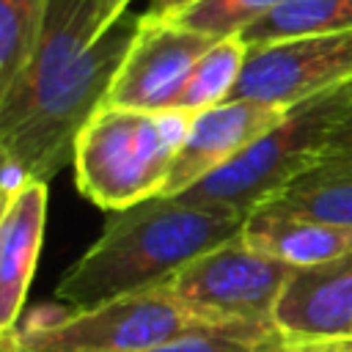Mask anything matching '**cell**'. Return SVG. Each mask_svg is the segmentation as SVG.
Here are the masks:
<instances>
[{
    "instance_id": "6da1fadb",
    "label": "cell",
    "mask_w": 352,
    "mask_h": 352,
    "mask_svg": "<svg viewBox=\"0 0 352 352\" xmlns=\"http://www.w3.org/2000/svg\"><path fill=\"white\" fill-rule=\"evenodd\" d=\"M245 220L179 195H157L113 212L99 239L58 280L55 297L72 311H85L168 283L201 253L239 236Z\"/></svg>"
},
{
    "instance_id": "7a4b0ae2",
    "label": "cell",
    "mask_w": 352,
    "mask_h": 352,
    "mask_svg": "<svg viewBox=\"0 0 352 352\" xmlns=\"http://www.w3.org/2000/svg\"><path fill=\"white\" fill-rule=\"evenodd\" d=\"M192 113L104 104L82 126L72 165L77 190L104 212H124L165 192Z\"/></svg>"
},
{
    "instance_id": "3957f363",
    "label": "cell",
    "mask_w": 352,
    "mask_h": 352,
    "mask_svg": "<svg viewBox=\"0 0 352 352\" xmlns=\"http://www.w3.org/2000/svg\"><path fill=\"white\" fill-rule=\"evenodd\" d=\"M140 16L121 14L91 50L82 52L30 107V113L0 132V151L14 154L38 182H50L74 154L77 135L107 104L110 85L138 36Z\"/></svg>"
},
{
    "instance_id": "277c9868",
    "label": "cell",
    "mask_w": 352,
    "mask_h": 352,
    "mask_svg": "<svg viewBox=\"0 0 352 352\" xmlns=\"http://www.w3.org/2000/svg\"><path fill=\"white\" fill-rule=\"evenodd\" d=\"M349 104L352 85L346 82L289 107L286 118L275 129H270L220 170L179 192V198L248 217L324 154L327 135Z\"/></svg>"
},
{
    "instance_id": "5b68a950",
    "label": "cell",
    "mask_w": 352,
    "mask_h": 352,
    "mask_svg": "<svg viewBox=\"0 0 352 352\" xmlns=\"http://www.w3.org/2000/svg\"><path fill=\"white\" fill-rule=\"evenodd\" d=\"M201 324L168 283L72 311L36 305L16 333L33 352H143Z\"/></svg>"
},
{
    "instance_id": "8992f818",
    "label": "cell",
    "mask_w": 352,
    "mask_h": 352,
    "mask_svg": "<svg viewBox=\"0 0 352 352\" xmlns=\"http://www.w3.org/2000/svg\"><path fill=\"white\" fill-rule=\"evenodd\" d=\"M292 270L239 234L192 258L168 286L201 322L272 324L275 302Z\"/></svg>"
},
{
    "instance_id": "52a82bcc",
    "label": "cell",
    "mask_w": 352,
    "mask_h": 352,
    "mask_svg": "<svg viewBox=\"0 0 352 352\" xmlns=\"http://www.w3.org/2000/svg\"><path fill=\"white\" fill-rule=\"evenodd\" d=\"M352 82V30L250 47L231 99L294 107Z\"/></svg>"
},
{
    "instance_id": "ba28073f",
    "label": "cell",
    "mask_w": 352,
    "mask_h": 352,
    "mask_svg": "<svg viewBox=\"0 0 352 352\" xmlns=\"http://www.w3.org/2000/svg\"><path fill=\"white\" fill-rule=\"evenodd\" d=\"M217 38L154 14L140 16L138 36L110 85L107 104L132 110H173L195 60Z\"/></svg>"
},
{
    "instance_id": "9c48e42d",
    "label": "cell",
    "mask_w": 352,
    "mask_h": 352,
    "mask_svg": "<svg viewBox=\"0 0 352 352\" xmlns=\"http://www.w3.org/2000/svg\"><path fill=\"white\" fill-rule=\"evenodd\" d=\"M113 22L102 0H50L25 69L0 94V132L19 124L38 96L80 60Z\"/></svg>"
},
{
    "instance_id": "30bf717a",
    "label": "cell",
    "mask_w": 352,
    "mask_h": 352,
    "mask_svg": "<svg viewBox=\"0 0 352 352\" xmlns=\"http://www.w3.org/2000/svg\"><path fill=\"white\" fill-rule=\"evenodd\" d=\"M289 110L256 102V99H226L214 107L192 113L187 138L173 160L162 195H179L236 160L248 146L275 129Z\"/></svg>"
},
{
    "instance_id": "8fae6325",
    "label": "cell",
    "mask_w": 352,
    "mask_h": 352,
    "mask_svg": "<svg viewBox=\"0 0 352 352\" xmlns=\"http://www.w3.org/2000/svg\"><path fill=\"white\" fill-rule=\"evenodd\" d=\"M272 324L283 341L352 338V250L294 267L275 302Z\"/></svg>"
},
{
    "instance_id": "7c38bea8",
    "label": "cell",
    "mask_w": 352,
    "mask_h": 352,
    "mask_svg": "<svg viewBox=\"0 0 352 352\" xmlns=\"http://www.w3.org/2000/svg\"><path fill=\"white\" fill-rule=\"evenodd\" d=\"M47 228V182L33 179L0 212V330L16 327Z\"/></svg>"
},
{
    "instance_id": "4fadbf2b",
    "label": "cell",
    "mask_w": 352,
    "mask_h": 352,
    "mask_svg": "<svg viewBox=\"0 0 352 352\" xmlns=\"http://www.w3.org/2000/svg\"><path fill=\"white\" fill-rule=\"evenodd\" d=\"M242 236L289 267L322 264L352 250V228L272 209L250 212L242 226Z\"/></svg>"
},
{
    "instance_id": "5bb4252c",
    "label": "cell",
    "mask_w": 352,
    "mask_h": 352,
    "mask_svg": "<svg viewBox=\"0 0 352 352\" xmlns=\"http://www.w3.org/2000/svg\"><path fill=\"white\" fill-rule=\"evenodd\" d=\"M258 209L352 228V154H322Z\"/></svg>"
},
{
    "instance_id": "9a60e30c",
    "label": "cell",
    "mask_w": 352,
    "mask_h": 352,
    "mask_svg": "<svg viewBox=\"0 0 352 352\" xmlns=\"http://www.w3.org/2000/svg\"><path fill=\"white\" fill-rule=\"evenodd\" d=\"M250 47L242 41V36H226L217 38L192 66L182 94L176 96L173 110L184 113H201L206 107H214L226 99H231L236 80L245 69Z\"/></svg>"
},
{
    "instance_id": "2e32d148",
    "label": "cell",
    "mask_w": 352,
    "mask_h": 352,
    "mask_svg": "<svg viewBox=\"0 0 352 352\" xmlns=\"http://www.w3.org/2000/svg\"><path fill=\"white\" fill-rule=\"evenodd\" d=\"M352 30V0H283L270 16L242 33L248 47L272 41Z\"/></svg>"
},
{
    "instance_id": "e0dca14e",
    "label": "cell",
    "mask_w": 352,
    "mask_h": 352,
    "mask_svg": "<svg viewBox=\"0 0 352 352\" xmlns=\"http://www.w3.org/2000/svg\"><path fill=\"white\" fill-rule=\"evenodd\" d=\"M283 338L275 324L201 322L143 352H272Z\"/></svg>"
},
{
    "instance_id": "ac0fdd59",
    "label": "cell",
    "mask_w": 352,
    "mask_h": 352,
    "mask_svg": "<svg viewBox=\"0 0 352 352\" xmlns=\"http://www.w3.org/2000/svg\"><path fill=\"white\" fill-rule=\"evenodd\" d=\"M50 0H0V94L25 69Z\"/></svg>"
},
{
    "instance_id": "d6986e66",
    "label": "cell",
    "mask_w": 352,
    "mask_h": 352,
    "mask_svg": "<svg viewBox=\"0 0 352 352\" xmlns=\"http://www.w3.org/2000/svg\"><path fill=\"white\" fill-rule=\"evenodd\" d=\"M280 3L283 0H201L173 16V22L212 38L242 36L256 22L270 16Z\"/></svg>"
},
{
    "instance_id": "ffe728a7",
    "label": "cell",
    "mask_w": 352,
    "mask_h": 352,
    "mask_svg": "<svg viewBox=\"0 0 352 352\" xmlns=\"http://www.w3.org/2000/svg\"><path fill=\"white\" fill-rule=\"evenodd\" d=\"M3 157V168H0V195H3V206L11 204L30 182H33V173L8 151H0Z\"/></svg>"
},
{
    "instance_id": "44dd1931",
    "label": "cell",
    "mask_w": 352,
    "mask_h": 352,
    "mask_svg": "<svg viewBox=\"0 0 352 352\" xmlns=\"http://www.w3.org/2000/svg\"><path fill=\"white\" fill-rule=\"evenodd\" d=\"M324 154H352V104L333 124L324 143Z\"/></svg>"
},
{
    "instance_id": "7402d4cb",
    "label": "cell",
    "mask_w": 352,
    "mask_h": 352,
    "mask_svg": "<svg viewBox=\"0 0 352 352\" xmlns=\"http://www.w3.org/2000/svg\"><path fill=\"white\" fill-rule=\"evenodd\" d=\"M272 352H352V338H327V341H283Z\"/></svg>"
},
{
    "instance_id": "603a6c76",
    "label": "cell",
    "mask_w": 352,
    "mask_h": 352,
    "mask_svg": "<svg viewBox=\"0 0 352 352\" xmlns=\"http://www.w3.org/2000/svg\"><path fill=\"white\" fill-rule=\"evenodd\" d=\"M195 3H201V0H151V11L148 14H154L160 19H173L182 11H187L190 6H195Z\"/></svg>"
},
{
    "instance_id": "cb8c5ba5",
    "label": "cell",
    "mask_w": 352,
    "mask_h": 352,
    "mask_svg": "<svg viewBox=\"0 0 352 352\" xmlns=\"http://www.w3.org/2000/svg\"><path fill=\"white\" fill-rule=\"evenodd\" d=\"M0 352H33V349L25 346L16 327H11V330H0Z\"/></svg>"
},
{
    "instance_id": "d4e9b609",
    "label": "cell",
    "mask_w": 352,
    "mask_h": 352,
    "mask_svg": "<svg viewBox=\"0 0 352 352\" xmlns=\"http://www.w3.org/2000/svg\"><path fill=\"white\" fill-rule=\"evenodd\" d=\"M102 3H104V11L110 14V19H118L121 14H126L132 0H102Z\"/></svg>"
},
{
    "instance_id": "484cf974",
    "label": "cell",
    "mask_w": 352,
    "mask_h": 352,
    "mask_svg": "<svg viewBox=\"0 0 352 352\" xmlns=\"http://www.w3.org/2000/svg\"><path fill=\"white\" fill-rule=\"evenodd\" d=\"M349 85H352V82H349Z\"/></svg>"
}]
</instances>
